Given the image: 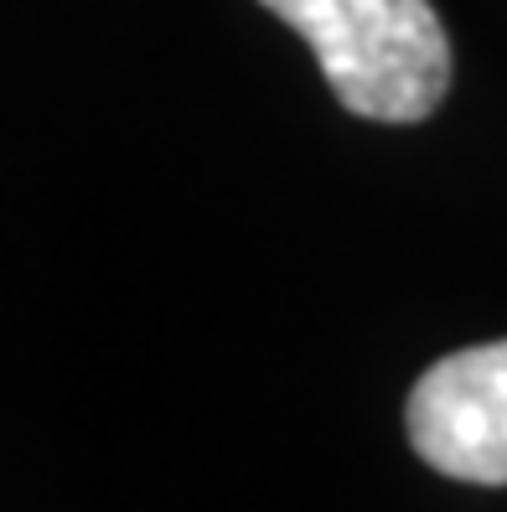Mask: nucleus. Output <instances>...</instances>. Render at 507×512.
<instances>
[{"mask_svg": "<svg viewBox=\"0 0 507 512\" xmlns=\"http://www.w3.org/2000/svg\"><path fill=\"white\" fill-rule=\"evenodd\" d=\"M306 37L342 109L414 125L451 88V42L430 0H259Z\"/></svg>", "mask_w": 507, "mask_h": 512, "instance_id": "1", "label": "nucleus"}, {"mask_svg": "<svg viewBox=\"0 0 507 512\" xmlns=\"http://www.w3.org/2000/svg\"><path fill=\"white\" fill-rule=\"evenodd\" d=\"M409 445L440 476L502 487L507 481V342L451 352L414 383Z\"/></svg>", "mask_w": 507, "mask_h": 512, "instance_id": "2", "label": "nucleus"}]
</instances>
